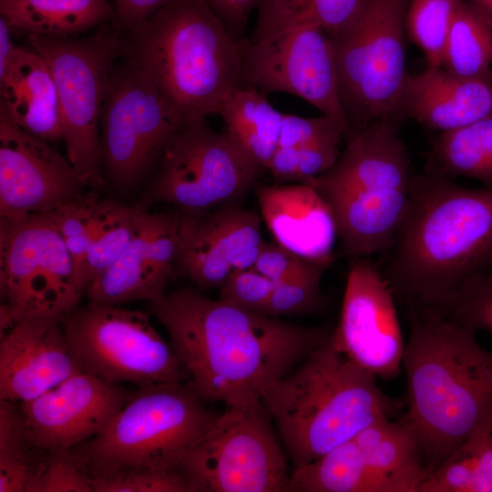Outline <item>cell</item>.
<instances>
[{
  "label": "cell",
  "instance_id": "obj_24",
  "mask_svg": "<svg viewBox=\"0 0 492 492\" xmlns=\"http://www.w3.org/2000/svg\"><path fill=\"white\" fill-rule=\"evenodd\" d=\"M0 114L51 144L63 140L53 75L44 57L31 47L16 46L0 77Z\"/></svg>",
  "mask_w": 492,
  "mask_h": 492
},
{
  "label": "cell",
  "instance_id": "obj_6",
  "mask_svg": "<svg viewBox=\"0 0 492 492\" xmlns=\"http://www.w3.org/2000/svg\"><path fill=\"white\" fill-rule=\"evenodd\" d=\"M334 165L305 181L329 205L344 253H384L408 211L414 175L407 150L392 120L353 130Z\"/></svg>",
  "mask_w": 492,
  "mask_h": 492
},
{
  "label": "cell",
  "instance_id": "obj_18",
  "mask_svg": "<svg viewBox=\"0 0 492 492\" xmlns=\"http://www.w3.org/2000/svg\"><path fill=\"white\" fill-rule=\"evenodd\" d=\"M261 222L239 203L181 213L176 269L201 292L220 288L235 272L253 267L265 244Z\"/></svg>",
  "mask_w": 492,
  "mask_h": 492
},
{
  "label": "cell",
  "instance_id": "obj_9",
  "mask_svg": "<svg viewBox=\"0 0 492 492\" xmlns=\"http://www.w3.org/2000/svg\"><path fill=\"white\" fill-rule=\"evenodd\" d=\"M410 0H366L353 25L331 37L340 96L351 129L400 113Z\"/></svg>",
  "mask_w": 492,
  "mask_h": 492
},
{
  "label": "cell",
  "instance_id": "obj_10",
  "mask_svg": "<svg viewBox=\"0 0 492 492\" xmlns=\"http://www.w3.org/2000/svg\"><path fill=\"white\" fill-rule=\"evenodd\" d=\"M0 337L23 320H62L84 293L49 214L0 218Z\"/></svg>",
  "mask_w": 492,
  "mask_h": 492
},
{
  "label": "cell",
  "instance_id": "obj_37",
  "mask_svg": "<svg viewBox=\"0 0 492 492\" xmlns=\"http://www.w3.org/2000/svg\"><path fill=\"white\" fill-rule=\"evenodd\" d=\"M99 200L100 198L97 194L84 193L49 214L72 257L84 296L87 292L85 283L86 260Z\"/></svg>",
  "mask_w": 492,
  "mask_h": 492
},
{
  "label": "cell",
  "instance_id": "obj_41",
  "mask_svg": "<svg viewBox=\"0 0 492 492\" xmlns=\"http://www.w3.org/2000/svg\"><path fill=\"white\" fill-rule=\"evenodd\" d=\"M322 277L317 274L274 283L265 314L280 317L320 310L324 305Z\"/></svg>",
  "mask_w": 492,
  "mask_h": 492
},
{
  "label": "cell",
  "instance_id": "obj_23",
  "mask_svg": "<svg viewBox=\"0 0 492 492\" xmlns=\"http://www.w3.org/2000/svg\"><path fill=\"white\" fill-rule=\"evenodd\" d=\"M400 113L440 132L492 117V77L462 78L442 67L407 75Z\"/></svg>",
  "mask_w": 492,
  "mask_h": 492
},
{
  "label": "cell",
  "instance_id": "obj_32",
  "mask_svg": "<svg viewBox=\"0 0 492 492\" xmlns=\"http://www.w3.org/2000/svg\"><path fill=\"white\" fill-rule=\"evenodd\" d=\"M418 492H492V433L456 447L428 473Z\"/></svg>",
  "mask_w": 492,
  "mask_h": 492
},
{
  "label": "cell",
  "instance_id": "obj_2",
  "mask_svg": "<svg viewBox=\"0 0 492 492\" xmlns=\"http://www.w3.org/2000/svg\"><path fill=\"white\" fill-rule=\"evenodd\" d=\"M410 323L402 421L429 473L466 440L492 433V351L476 330L436 308L411 304Z\"/></svg>",
  "mask_w": 492,
  "mask_h": 492
},
{
  "label": "cell",
  "instance_id": "obj_3",
  "mask_svg": "<svg viewBox=\"0 0 492 492\" xmlns=\"http://www.w3.org/2000/svg\"><path fill=\"white\" fill-rule=\"evenodd\" d=\"M382 272L412 305L444 308L492 261V189L426 169L415 175L408 211Z\"/></svg>",
  "mask_w": 492,
  "mask_h": 492
},
{
  "label": "cell",
  "instance_id": "obj_12",
  "mask_svg": "<svg viewBox=\"0 0 492 492\" xmlns=\"http://www.w3.org/2000/svg\"><path fill=\"white\" fill-rule=\"evenodd\" d=\"M61 323L70 353L84 373L110 384L138 387L188 380L149 313L87 302Z\"/></svg>",
  "mask_w": 492,
  "mask_h": 492
},
{
  "label": "cell",
  "instance_id": "obj_38",
  "mask_svg": "<svg viewBox=\"0 0 492 492\" xmlns=\"http://www.w3.org/2000/svg\"><path fill=\"white\" fill-rule=\"evenodd\" d=\"M454 320L492 335V261L466 279L438 309Z\"/></svg>",
  "mask_w": 492,
  "mask_h": 492
},
{
  "label": "cell",
  "instance_id": "obj_22",
  "mask_svg": "<svg viewBox=\"0 0 492 492\" xmlns=\"http://www.w3.org/2000/svg\"><path fill=\"white\" fill-rule=\"evenodd\" d=\"M256 195L261 220L275 243L309 261L330 265L337 227L315 188L307 182L260 185Z\"/></svg>",
  "mask_w": 492,
  "mask_h": 492
},
{
  "label": "cell",
  "instance_id": "obj_48",
  "mask_svg": "<svg viewBox=\"0 0 492 492\" xmlns=\"http://www.w3.org/2000/svg\"><path fill=\"white\" fill-rule=\"evenodd\" d=\"M492 26V0H467Z\"/></svg>",
  "mask_w": 492,
  "mask_h": 492
},
{
  "label": "cell",
  "instance_id": "obj_19",
  "mask_svg": "<svg viewBox=\"0 0 492 492\" xmlns=\"http://www.w3.org/2000/svg\"><path fill=\"white\" fill-rule=\"evenodd\" d=\"M133 392L78 372L20 406L38 448L70 450L102 432Z\"/></svg>",
  "mask_w": 492,
  "mask_h": 492
},
{
  "label": "cell",
  "instance_id": "obj_27",
  "mask_svg": "<svg viewBox=\"0 0 492 492\" xmlns=\"http://www.w3.org/2000/svg\"><path fill=\"white\" fill-rule=\"evenodd\" d=\"M283 114L266 95L246 84L224 101L218 113L229 136L264 169L278 149Z\"/></svg>",
  "mask_w": 492,
  "mask_h": 492
},
{
  "label": "cell",
  "instance_id": "obj_14",
  "mask_svg": "<svg viewBox=\"0 0 492 492\" xmlns=\"http://www.w3.org/2000/svg\"><path fill=\"white\" fill-rule=\"evenodd\" d=\"M264 407H230L179 470L192 492H284L290 473Z\"/></svg>",
  "mask_w": 492,
  "mask_h": 492
},
{
  "label": "cell",
  "instance_id": "obj_40",
  "mask_svg": "<svg viewBox=\"0 0 492 492\" xmlns=\"http://www.w3.org/2000/svg\"><path fill=\"white\" fill-rule=\"evenodd\" d=\"M93 492H192L179 469H135L92 479Z\"/></svg>",
  "mask_w": 492,
  "mask_h": 492
},
{
  "label": "cell",
  "instance_id": "obj_28",
  "mask_svg": "<svg viewBox=\"0 0 492 492\" xmlns=\"http://www.w3.org/2000/svg\"><path fill=\"white\" fill-rule=\"evenodd\" d=\"M288 492H384L368 469L354 439L292 468Z\"/></svg>",
  "mask_w": 492,
  "mask_h": 492
},
{
  "label": "cell",
  "instance_id": "obj_31",
  "mask_svg": "<svg viewBox=\"0 0 492 492\" xmlns=\"http://www.w3.org/2000/svg\"><path fill=\"white\" fill-rule=\"evenodd\" d=\"M492 26L463 2L451 24L441 67L462 78L492 77Z\"/></svg>",
  "mask_w": 492,
  "mask_h": 492
},
{
  "label": "cell",
  "instance_id": "obj_36",
  "mask_svg": "<svg viewBox=\"0 0 492 492\" xmlns=\"http://www.w3.org/2000/svg\"><path fill=\"white\" fill-rule=\"evenodd\" d=\"M343 138L301 147L278 148L267 169L278 183L305 182L329 170L341 153Z\"/></svg>",
  "mask_w": 492,
  "mask_h": 492
},
{
  "label": "cell",
  "instance_id": "obj_25",
  "mask_svg": "<svg viewBox=\"0 0 492 492\" xmlns=\"http://www.w3.org/2000/svg\"><path fill=\"white\" fill-rule=\"evenodd\" d=\"M354 439L384 492H418L428 471L414 434L402 420H376Z\"/></svg>",
  "mask_w": 492,
  "mask_h": 492
},
{
  "label": "cell",
  "instance_id": "obj_8",
  "mask_svg": "<svg viewBox=\"0 0 492 492\" xmlns=\"http://www.w3.org/2000/svg\"><path fill=\"white\" fill-rule=\"evenodd\" d=\"M26 41L53 75L67 158L87 186L101 189L100 118L124 35L111 25L86 37L29 35Z\"/></svg>",
  "mask_w": 492,
  "mask_h": 492
},
{
  "label": "cell",
  "instance_id": "obj_34",
  "mask_svg": "<svg viewBox=\"0 0 492 492\" xmlns=\"http://www.w3.org/2000/svg\"><path fill=\"white\" fill-rule=\"evenodd\" d=\"M44 451L32 442L20 404L0 399V492H28Z\"/></svg>",
  "mask_w": 492,
  "mask_h": 492
},
{
  "label": "cell",
  "instance_id": "obj_33",
  "mask_svg": "<svg viewBox=\"0 0 492 492\" xmlns=\"http://www.w3.org/2000/svg\"><path fill=\"white\" fill-rule=\"evenodd\" d=\"M146 209L141 204L128 205L113 200H99L86 260L87 291L93 280L127 250Z\"/></svg>",
  "mask_w": 492,
  "mask_h": 492
},
{
  "label": "cell",
  "instance_id": "obj_29",
  "mask_svg": "<svg viewBox=\"0 0 492 492\" xmlns=\"http://www.w3.org/2000/svg\"><path fill=\"white\" fill-rule=\"evenodd\" d=\"M427 169L465 177L492 189V117L450 131L432 142Z\"/></svg>",
  "mask_w": 492,
  "mask_h": 492
},
{
  "label": "cell",
  "instance_id": "obj_35",
  "mask_svg": "<svg viewBox=\"0 0 492 492\" xmlns=\"http://www.w3.org/2000/svg\"><path fill=\"white\" fill-rule=\"evenodd\" d=\"M464 0H410L405 27L428 66L441 67L451 24Z\"/></svg>",
  "mask_w": 492,
  "mask_h": 492
},
{
  "label": "cell",
  "instance_id": "obj_7",
  "mask_svg": "<svg viewBox=\"0 0 492 492\" xmlns=\"http://www.w3.org/2000/svg\"><path fill=\"white\" fill-rule=\"evenodd\" d=\"M185 382L138 387L108 426L72 449L91 478L179 469L218 417Z\"/></svg>",
  "mask_w": 492,
  "mask_h": 492
},
{
  "label": "cell",
  "instance_id": "obj_1",
  "mask_svg": "<svg viewBox=\"0 0 492 492\" xmlns=\"http://www.w3.org/2000/svg\"><path fill=\"white\" fill-rule=\"evenodd\" d=\"M148 312L166 329L196 394L228 408L262 407L263 389L292 372L332 332L246 312L190 287L148 303Z\"/></svg>",
  "mask_w": 492,
  "mask_h": 492
},
{
  "label": "cell",
  "instance_id": "obj_26",
  "mask_svg": "<svg viewBox=\"0 0 492 492\" xmlns=\"http://www.w3.org/2000/svg\"><path fill=\"white\" fill-rule=\"evenodd\" d=\"M108 0H0V16L26 36L74 37L114 18Z\"/></svg>",
  "mask_w": 492,
  "mask_h": 492
},
{
  "label": "cell",
  "instance_id": "obj_45",
  "mask_svg": "<svg viewBox=\"0 0 492 492\" xmlns=\"http://www.w3.org/2000/svg\"><path fill=\"white\" fill-rule=\"evenodd\" d=\"M174 0H114L111 25L121 34L138 30L152 15Z\"/></svg>",
  "mask_w": 492,
  "mask_h": 492
},
{
  "label": "cell",
  "instance_id": "obj_5",
  "mask_svg": "<svg viewBox=\"0 0 492 492\" xmlns=\"http://www.w3.org/2000/svg\"><path fill=\"white\" fill-rule=\"evenodd\" d=\"M331 333L261 394L293 468L354 439L374 421L390 418L398 407L378 387L377 377L336 348Z\"/></svg>",
  "mask_w": 492,
  "mask_h": 492
},
{
  "label": "cell",
  "instance_id": "obj_13",
  "mask_svg": "<svg viewBox=\"0 0 492 492\" xmlns=\"http://www.w3.org/2000/svg\"><path fill=\"white\" fill-rule=\"evenodd\" d=\"M185 123L143 71L125 60L117 64L100 118L105 184L122 193L134 190Z\"/></svg>",
  "mask_w": 492,
  "mask_h": 492
},
{
  "label": "cell",
  "instance_id": "obj_17",
  "mask_svg": "<svg viewBox=\"0 0 492 492\" xmlns=\"http://www.w3.org/2000/svg\"><path fill=\"white\" fill-rule=\"evenodd\" d=\"M87 186L53 144L0 114V218L50 214Z\"/></svg>",
  "mask_w": 492,
  "mask_h": 492
},
{
  "label": "cell",
  "instance_id": "obj_16",
  "mask_svg": "<svg viewBox=\"0 0 492 492\" xmlns=\"http://www.w3.org/2000/svg\"><path fill=\"white\" fill-rule=\"evenodd\" d=\"M394 293L368 257L352 258L339 321L331 333L341 353L383 380L399 374L405 345Z\"/></svg>",
  "mask_w": 492,
  "mask_h": 492
},
{
  "label": "cell",
  "instance_id": "obj_15",
  "mask_svg": "<svg viewBox=\"0 0 492 492\" xmlns=\"http://www.w3.org/2000/svg\"><path fill=\"white\" fill-rule=\"evenodd\" d=\"M241 51L243 84L266 96H297L351 128L341 100L333 45L323 29L303 26L257 43L247 37Z\"/></svg>",
  "mask_w": 492,
  "mask_h": 492
},
{
  "label": "cell",
  "instance_id": "obj_20",
  "mask_svg": "<svg viewBox=\"0 0 492 492\" xmlns=\"http://www.w3.org/2000/svg\"><path fill=\"white\" fill-rule=\"evenodd\" d=\"M181 213L145 210L138 229L127 248L89 285V302L124 305L135 301L147 303L165 296L178 255Z\"/></svg>",
  "mask_w": 492,
  "mask_h": 492
},
{
  "label": "cell",
  "instance_id": "obj_4",
  "mask_svg": "<svg viewBox=\"0 0 492 492\" xmlns=\"http://www.w3.org/2000/svg\"><path fill=\"white\" fill-rule=\"evenodd\" d=\"M124 37L123 60L143 71L186 122L218 115L243 84L241 41L207 0H174Z\"/></svg>",
  "mask_w": 492,
  "mask_h": 492
},
{
  "label": "cell",
  "instance_id": "obj_46",
  "mask_svg": "<svg viewBox=\"0 0 492 492\" xmlns=\"http://www.w3.org/2000/svg\"><path fill=\"white\" fill-rule=\"evenodd\" d=\"M230 33L239 41L245 38L251 12L259 0H207Z\"/></svg>",
  "mask_w": 492,
  "mask_h": 492
},
{
  "label": "cell",
  "instance_id": "obj_42",
  "mask_svg": "<svg viewBox=\"0 0 492 492\" xmlns=\"http://www.w3.org/2000/svg\"><path fill=\"white\" fill-rule=\"evenodd\" d=\"M273 286L253 268L241 270L222 284L218 299L246 312L265 314Z\"/></svg>",
  "mask_w": 492,
  "mask_h": 492
},
{
  "label": "cell",
  "instance_id": "obj_47",
  "mask_svg": "<svg viewBox=\"0 0 492 492\" xmlns=\"http://www.w3.org/2000/svg\"><path fill=\"white\" fill-rule=\"evenodd\" d=\"M13 30L0 16V77L6 72L16 46L12 39Z\"/></svg>",
  "mask_w": 492,
  "mask_h": 492
},
{
  "label": "cell",
  "instance_id": "obj_39",
  "mask_svg": "<svg viewBox=\"0 0 492 492\" xmlns=\"http://www.w3.org/2000/svg\"><path fill=\"white\" fill-rule=\"evenodd\" d=\"M28 492H93L92 478L72 449L44 451Z\"/></svg>",
  "mask_w": 492,
  "mask_h": 492
},
{
  "label": "cell",
  "instance_id": "obj_21",
  "mask_svg": "<svg viewBox=\"0 0 492 492\" xmlns=\"http://www.w3.org/2000/svg\"><path fill=\"white\" fill-rule=\"evenodd\" d=\"M78 372L59 319L23 320L0 339V399L31 401Z\"/></svg>",
  "mask_w": 492,
  "mask_h": 492
},
{
  "label": "cell",
  "instance_id": "obj_44",
  "mask_svg": "<svg viewBox=\"0 0 492 492\" xmlns=\"http://www.w3.org/2000/svg\"><path fill=\"white\" fill-rule=\"evenodd\" d=\"M252 268L273 283L323 274L326 269L324 266L298 256L275 242H265Z\"/></svg>",
  "mask_w": 492,
  "mask_h": 492
},
{
  "label": "cell",
  "instance_id": "obj_11",
  "mask_svg": "<svg viewBox=\"0 0 492 492\" xmlns=\"http://www.w3.org/2000/svg\"><path fill=\"white\" fill-rule=\"evenodd\" d=\"M200 118L186 122L165 148L141 205L163 203L199 214L239 203L264 169L226 131Z\"/></svg>",
  "mask_w": 492,
  "mask_h": 492
},
{
  "label": "cell",
  "instance_id": "obj_30",
  "mask_svg": "<svg viewBox=\"0 0 492 492\" xmlns=\"http://www.w3.org/2000/svg\"><path fill=\"white\" fill-rule=\"evenodd\" d=\"M366 0H259L258 13L274 36L303 26H319L330 37L348 27L361 14Z\"/></svg>",
  "mask_w": 492,
  "mask_h": 492
},
{
  "label": "cell",
  "instance_id": "obj_43",
  "mask_svg": "<svg viewBox=\"0 0 492 492\" xmlns=\"http://www.w3.org/2000/svg\"><path fill=\"white\" fill-rule=\"evenodd\" d=\"M351 132L347 125L327 115L305 118L284 113L278 148L301 147L333 138H346Z\"/></svg>",
  "mask_w": 492,
  "mask_h": 492
}]
</instances>
